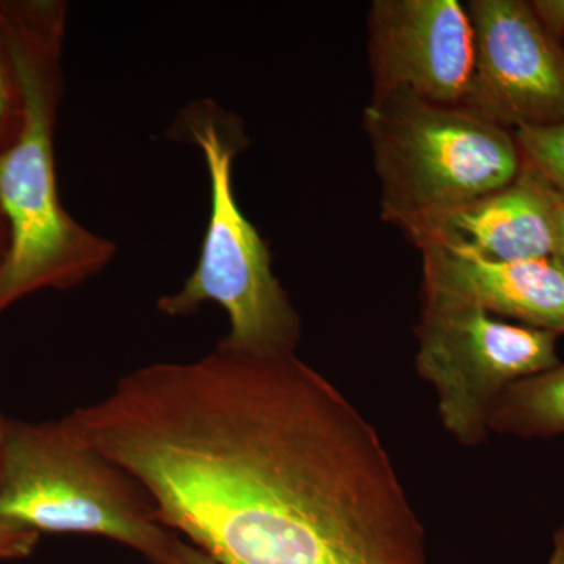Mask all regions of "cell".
Wrapping results in <instances>:
<instances>
[{"label":"cell","instance_id":"8992f818","mask_svg":"<svg viewBox=\"0 0 564 564\" xmlns=\"http://www.w3.org/2000/svg\"><path fill=\"white\" fill-rule=\"evenodd\" d=\"M415 337V369L432 386L445 432L464 447L488 440L508 388L562 364L556 334L462 304L423 302Z\"/></svg>","mask_w":564,"mask_h":564},{"label":"cell","instance_id":"3957f363","mask_svg":"<svg viewBox=\"0 0 564 564\" xmlns=\"http://www.w3.org/2000/svg\"><path fill=\"white\" fill-rule=\"evenodd\" d=\"M174 132L203 151L210 215L195 270L181 291L159 299L158 310L185 317L203 304H218L231 323L223 347L252 356L295 352L302 321L272 272L269 247L234 195V159L247 144L239 120L204 99L181 111Z\"/></svg>","mask_w":564,"mask_h":564},{"label":"cell","instance_id":"6da1fadb","mask_svg":"<svg viewBox=\"0 0 564 564\" xmlns=\"http://www.w3.org/2000/svg\"><path fill=\"white\" fill-rule=\"evenodd\" d=\"M62 419L220 564H430L377 429L296 352L218 344L140 367Z\"/></svg>","mask_w":564,"mask_h":564},{"label":"cell","instance_id":"30bf717a","mask_svg":"<svg viewBox=\"0 0 564 564\" xmlns=\"http://www.w3.org/2000/svg\"><path fill=\"white\" fill-rule=\"evenodd\" d=\"M408 237L417 248L440 245L488 261L552 258L555 192L524 166L511 184L434 218Z\"/></svg>","mask_w":564,"mask_h":564},{"label":"cell","instance_id":"ba28073f","mask_svg":"<svg viewBox=\"0 0 564 564\" xmlns=\"http://www.w3.org/2000/svg\"><path fill=\"white\" fill-rule=\"evenodd\" d=\"M372 101L408 95L466 106L474 29L458 0H375L369 11Z\"/></svg>","mask_w":564,"mask_h":564},{"label":"cell","instance_id":"e0dca14e","mask_svg":"<svg viewBox=\"0 0 564 564\" xmlns=\"http://www.w3.org/2000/svg\"><path fill=\"white\" fill-rule=\"evenodd\" d=\"M556 262L564 269V196L555 192V247L554 256Z\"/></svg>","mask_w":564,"mask_h":564},{"label":"cell","instance_id":"44dd1931","mask_svg":"<svg viewBox=\"0 0 564 564\" xmlns=\"http://www.w3.org/2000/svg\"><path fill=\"white\" fill-rule=\"evenodd\" d=\"M564 44V43H563Z\"/></svg>","mask_w":564,"mask_h":564},{"label":"cell","instance_id":"277c9868","mask_svg":"<svg viewBox=\"0 0 564 564\" xmlns=\"http://www.w3.org/2000/svg\"><path fill=\"white\" fill-rule=\"evenodd\" d=\"M364 128L381 184V215L406 236L518 180L514 133L464 106L408 95L370 101Z\"/></svg>","mask_w":564,"mask_h":564},{"label":"cell","instance_id":"4fadbf2b","mask_svg":"<svg viewBox=\"0 0 564 564\" xmlns=\"http://www.w3.org/2000/svg\"><path fill=\"white\" fill-rule=\"evenodd\" d=\"M22 93L9 41L0 22V154L20 135Z\"/></svg>","mask_w":564,"mask_h":564},{"label":"cell","instance_id":"5b68a950","mask_svg":"<svg viewBox=\"0 0 564 564\" xmlns=\"http://www.w3.org/2000/svg\"><path fill=\"white\" fill-rule=\"evenodd\" d=\"M0 521L41 533L91 534L165 563L177 534L131 474L62 421H10L0 467Z\"/></svg>","mask_w":564,"mask_h":564},{"label":"cell","instance_id":"7c38bea8","mask_svg":"<svg viewBox=\"0 0 564 564\" xmlns=\"http://www.w3.org/2000/svg\"><path fill=\"white\" fill-rule=\"evenodd\" d=\"M513 133L522 165L564 196V121Z\"/></svg>","mask_w":564,"mask_h":564},{"label":"cell","instance_id":"52a82bcc","mask_svg":"<svg viewBox=\"0 0 564 564\" xmlns=\"http://www.w3.org/2000/svg\"><path fill=\"white\" fill-rule=\"evenodd\" d=\"M474 74L467 109L514 132L564 121V44L524 0H470Z\"/></svg>","mask_w":564,"mask_h":564},{"label":"cell","instance_id":"ac0fdd59","mask_svg":"<svg viewBox=\"0 0 564 564\" xmlns=\"http://www.w3.org/2000/svg\"><path fill=\"white\" fill-rule=\"evenodd\" d=\"M549 564H564V524L554 534V549Z\"/></svg>","mask_w":564,"mask_h":564},{"label":"cell","instance_id":"2e32d148","mask_svg":"<svg viewBox=\"0 0 564 564\" xmlns=\"http://www.w3.org/2000/svg\"><path fill=\"white\" fill-rule=\"evenodd\" d=\"M163 564H220L215 562L214 558L202 549L196 547L192 543H185L181 540V536H176L170 554L166 556L165 563Z\"/></svg>","mask_w":564,"mask_h":564},{"label":"cell","instance_id":"ffe728a7","mask_svg":"<svg viewBox=\"0 0 564 564\" xmlns=\"http://www.w3.org/2000/svg\"><path fill=\"white\" fill-rule=\"evenodd\" d=\"M7 250H9V226H7L6 217L0 209V263L6 258Z\"/></svg>","mask_w":564,"mask_h":564},{"label":"cell","instance_id":"9c48e42d","mask_svg":"<svg viewBox=\"0 0 564 564\" xmlns=\"http://www.w3.org/2000/svg\"><path fill=\"white\" fill-rule=\"evenodd\" d=\"M419 250L423 302L473 306L564 334V269L554 258L497 262L440 245Z\"/></svg>","mask_w":564,"mask_h":564},{"label":"cell","instance_id":"7a4b0ae2","mask_svg":"<svg viewBox=\"0 0 564 564\" xmlns=\"http://www.w3.org/2000/svg\"><path fill=\"white\" fill-rule=\"evenodd\" d=\"M22 93L20 135L0 154V209L9 250L0 263V314L44 289L76 288L102 272L117 247L65 210L55 174L54 132L62 99L66 6L0 2Z\"/></svg>","mask_w":564,"mask_h":564},{"label":"cell","instance_id":"8fae6325","mask_svg":"<svg viewBox=\"0 0 564 564\" xmlns=\"http://www.w3.org/2000/svg\"><path fill=\"white\" fill-rule=\"evenodd\" d=\"M489 429L519 437L564 434V364L508 388L494 408Z\"/></svg>","mask_w":564,"mask_h":564},{"label":"cell","instance_id":"5bb4252c","mask_svg":"<svg viewBox=\"0 0 564 564\" xmlns=\"http://www.w3.org/2000/svg\"><path fill=\"white\" fill-rule=\"evenodd\" d=\"M40 536L28 527L0 521V563L28 558L39 545Z\"/></svg>","mask_w":564,"mask_h":564},{"label":"cell","instance_id":"9a60e30c","mask_svg":"<svg viewBox=\"0 0 564 564\" xmlns=\"http://www.w3.org/2000/svg\"><path fill=\"white\" fill-rule=\"evenodd\" d=\"M529 3L544 31L564 43V0H532Z\"/></svg>","mask_w":564,"mask_h":564},{"label":"cell","instance_id":"d6986e66","mask_svg":"<svg viewBox=\"0 0 564 564\" xmlns=\"http://www.w3.org/2000/svg\"><path fill=\"white\" fill-rule=\"evenodd\" d=\"M10 421L0 413V467H2L3 456H6L7 443H9Z\"/></svg>","mask_w":564,"mask_h":564}]
</instances>
